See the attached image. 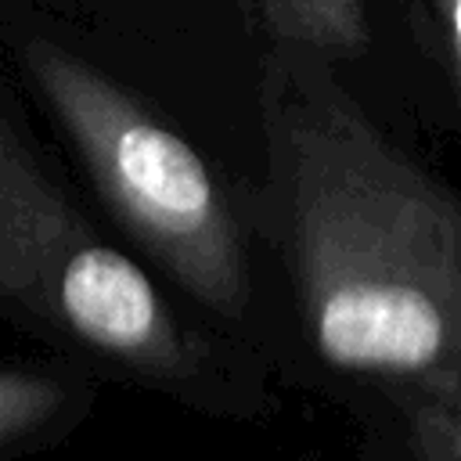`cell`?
Here are the masks:
<instances>
[{
    "label": "cell",
    "instance_id": "6",
    "mask_svg": "<svg viewBox=\"0 0 461 461\" xmlns=\"http://www.w3.org/2000/svg\"><path fill=\"white\" fill-rule=\"evenodd\" d=\"M421 47L439 65L461 108V0H407Z\"/></svg>",
    "mask_w": 461,
    "mask_h": 461
},
{
    "label": "cell",
    "instance_id": "7",
    "mask_svg": "<svg viewBox=\"0 0 461 461\" xmlns=\"http://www.w3.org/2000/svg\"><path fill=\"white\" fill-rule=\"evenodd\" d=\"M411 443L418 461H461V407L429 400V396H400Z\"/></svg>",
    "mask_w": 461,
    "mask_h": 461
},
{
    "label": "cell",
    "instance_id": "3",
    "mask_svg": "<svg viewBox=\"0 0 461 461\" xmlns=\"http://www.w3.org/2000/svg\"><path fill=\"white\" fill-rule=\"evenodd\" d=\"M0 292L79 346L176 389H202L205 349L155 281L101 241L0 119Z\"/></svg>",
    "mask_w": 461,
    "mask_h": 461
},
{
    "label": "cell",
    "instance_id": "5",
    "mask_svg": "<svg viewBox=\"0 0 461 461\" xmlns=\"http://www.w3.org/2000/svg\"><path fill=\"white\" fill-rule=\"evenodd\" d=\"M61 403L65 385L58 378L22 367H0V447L50 425Z\"/></svg>",
    "mask_w": 461,
    "mask_h": 461
},
{
    "label": "cell",
    "instance_id": "2",
    "mask_svg": "<svg viewBox=\"0 0 461 461\" xmlns=\"http://www.w3.org/2000/svg\"><path fill=\"white\" fill-rule=\"evenodd\" d=\"M29 72L126 230L220 317H241L249 270L238 220L202 155L72 54L32 40Z\"/></svg>",
    "mask_w": 461,
    "mask_h": 461
},
{
    "label": "cell",
    "instance_id": "1",
    "mask_svg": "<svg viewBox=\"0 0 461 461\" xmlns=\"http://www.w3.org/2000/svg\"><path fill=\"white\" fill-rule=\"evenodd\" d=\"M281 241L324 364L461 407V198L328 76L281 50L267 86Z\"/></svg>",
    "mask_w": 461,
    "mask_h": 461
},
{
    "label": "cell",
    "instance_id": "4",
    "mask_svg": "<svg viewBox=\"0 0 461 461\" xmlns=\"http://www.w3.org/2000/svg\"><path fill=\"white\" fill-rule=\"evenodd\" d=\"M259 11L281 50L328 65L360 54L371 36L364 0H259Z\"/></svg>",
    "mask_w": 461,
    "mask_h": 461
}]
</instances>
